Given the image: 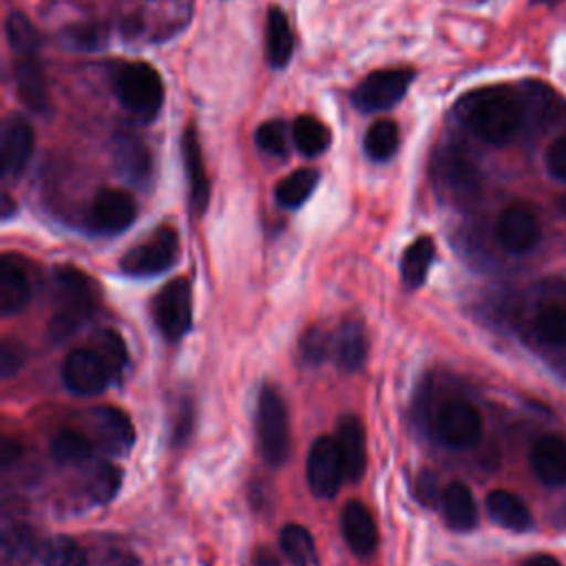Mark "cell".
<instances>
[{
  "instance_id": "3",
  "label": "cell",
  "mask_w": 566,
  "mask_h": 566,
  "mask_svg": "<svg viewBox=\"0 0 566 566\" xmlns=\"http://www.w3.org/2000/svg\"><path fill=\"white\" fill-rule=\"evenodd\" d=\"M113 91L119 104L139 119H153L164 104L161 75L148 62H126L113 73Z\"/></svg>"
},
{
  "instance_id": "28",
  "label": "cell",
  "mask_w": 566,
  "mask_h": 566,
  "mask_svg": "<svg viewBox=\"0 0 566 566\" xmlns=\"http://www.w3.org/2000/svg\"><path fill=\"white\" fill-rule=\"evenodd\" d=\"M38 553L35 535L24 524L7 526L0 546V566H29Z\"/></svg>"
},
{
  "instance_id": "16",
  "label": "cell",
  "mask_w": 566,
  "mask_h": 566,
  "mask_svg": "<svg viewBox=\"0 0 566 566\" xmlns=\"http://www.w3.org/2000/svg\"><path fill=\"white\" fill-rule=\"evenodd\" d=\"M91 424L97 436V442L113 453H124L135 440V429L130 418L111 405H99L91 411Z\"/></svg>"
},
{
  "instance_id": "27",
  "label": "cell",
  "mask_w": 566,
  "mask_h": 566,
  "mask_svg": "<svg viewBox=\"0 0 566 566\" xmlns=\"http://www.w3.org/2000/svg\"><path fill=\"white\" fill-rule=\"evenodd\" d=\"M436 256V245L431 237H418L413 243L407 245L400 259V274L409 290H416L424 283L429 268Z\"/></svg>"
},
{
  "instance_id": "10",
  "label": "cell",
  "mask_w": 566,
  "mask_h": 566,
  "mask_svg": "<svg viewBox=\"0 0 566 566\" xmlns=\"http://www.w3.org/2000/svg\"><path fill=\"white\" fill-rule=\"evenodd\" d=\"M542 228L535 212L524 203L506 206L495 223L497 243L511 254H524L539 243Z\"/></svg>"
},
{
  "instance_id": "14",
  "label": "cell",
  "mask_w": 566,
  "mask_h": 566,
  "mask_svg": "<svg viewBox=\"0 0 566 566\" xmlns=\"http://www.w3.org/2000/svg\"><path fill=\"white\" fill-rule=\"evenodd\" d=\"M336 447L343 460L345 480L358 482L367 467V449H365V427L358 416L345 413L336 424Z\"/></svg>"
},
{
  "instance_id": "1",
  "label": "cell",
  "mask_w": 566,
  "mask_h": 566,
  "mask_svg": "<svg viewBox=\"0 0 566 566\" xmlns=\"http://www.w3.org/2000/svg\"><path fill=\"white\" fill-rule=\"evenodd\" d=\"M455 113L475 137L504 146L524 124L526 106L522 95L509 86H480L455 102Z\"/></svg>"
},
{
  "instance_id": "8",
  "label": "cell",
  "mask_w": 566,
  "mask_h": 566,
  "mask_svg": "<svg viewBox=\"0 0 566 566\" xmlns=\"http://www.w3.org/2000/svg\"><path fill=\"white\" fill-rule=\"evenodd\" d=\"M305 475L312 493L316 497H334L345 480L343 460L336 447V440L329 436H321L312 442L305 464Z\"/></svg>"
},
{
  "instance_id": "12",
  "label": "cell",
  "mask_w": 566,
  "mask_h": 566,
  "mask_svg": "<svg viewBox=\"0 0 566 566\" xmlns=\"http://www.w3.org/2000/svg\"><path fill=\"white\" fill-rule=\"evenodd\" d=\"M137 217V203L135 199L119 188H102L93 201L88 221L95 232L102 234H117L126 230Z\"/></svg>"
},
{
  "instance_id": "20",
  "label": "cell",
  "mask_w": 566,
  "mask_h": 566,
  "mask_svg": "<svg viewBox=\"0 0 566 566\" xmlns=\"http://www.w3.org/2000/svg\"><path fill=\"white\" fill-rule=\"evenodd\" d=\"M113 161L122 175L133 181H144L153 172V157L144 139L130 130H119L113 137Z\"/></svg>"
},
{
  "instance_id": "45",
  "label": "cell",
  "mask_w": 566,
  "mask_h": 566,
  "mask_svg": "<svg viewBox=\"0 0 566 566\" xmlns=\"http://www.w3.org/2000/svg\"><path fill=\"white\" fill-rule=\"evenodd\" d=\"M522 566H562V562L548 553H537V555H531L522 562Z\"/></svg>"
},
{
  "instance_id": "44",
  "label": "cell",
  "mask_w": 566,
  "mask_h": 566,
  "mask_svg": "<svg viewBox=\"0 0 566 566\" xmlns=\"http://www.w3.org/2000/svg\"><path fill=\"white\" fill-rule=\"evenodd\" d=\"M436 480H433V475L431 473H422L420 475V480H418V484H416V493H418V497L424 502V504H431L433 502V497H436Z\"/></svg>"
},
{
  "instance_id": "13",
  "label": "cell",
  "mask_w": 566,
  "mask_h": 566,
  "mask_svg": "<svg viewBox=\"0 0 566 566\" xmlns=\"http://www.w3.org/2000/svg\"><path fill=\"white\" fill-rule=\"evenodd\" d=\"M0 142H2V146H0L2 177L18 179L24 172V168L33 155V144H35L33 128L24 117L11 115V117H7L4 126H2Z\"/></svg>"
},
{
  "instance_id": "2",
  "label": "cell",
  "mask_w": 566,
  "mask_h": 566,
  "mask_svg": "<svg viewBox=\"0 0 566 566\" xmlns=\"http://www.w3.org/2000/svg\"><path fill=\"white\" fill-rule=\"evenodd\" d=\"M57 312L53 314L46 336L53 343H62L73 336L82 323L91 316L93 292L91 281L75 268H60L55 272Z\"/></svg>"
},
{
  "instance_id": "48",
  "label": "cell",
  "mask_w": 566,
  "mask_h": 566,
  "mask_svg": "<svg viewBox=\"0 0 566 566\" xmlns=\"http://www.w3.org/2000/svg\"><path fill=\"white\" fill-rule=\"evenodd\" d=\"M13 210H15V206H13L11 197L2 195V219H9L13 214Z\"/></svg>"
},
{
  "instance_id": "9",
  "label": "cell",
  "mask_w": 566,
  "mask_h": 566,
  "mask_svg": "<svg viewBox=\"0 0 566 566\" xmlns=\"http://www.w3.org/2000/svg\"><path fill=\"white\" fill-rule=\"evenodd\" d=\"M436 433L451 449H469L482 436V418L471 402L451 400L436 416Z\"/></svg>"
},
{
  "instance_id": "18",
  "label": "cell",
  "mask_w": 566,
  "mask_h": 566,
  "mask_svg": "<svg viewBox=\"0 0 566 566\" xmlns=\"http://www.w3.org/2000/svg\"><path fill=\"white\" fill-rule=\"evenodd\" d=\"M181 157H184V168L190 186V201L197 212H203L210 199V181L206 175L203 166V153L199 144V135L195 124H188L181 135Z\"/></svg>"
},
{
  "instance_id": "7",
  "label": "cell",
  "mask_w": 566,
  "mask_h": 566,
  "mask_svg": "<svg viewBox=\"0 0 566 566\" xmlns=\"http://www.w3.org/2000/svg\"><path fill=\"white\" fill-rule=\"evenodd\" d=\"M153 318L168 340H179L192 327V287L188 279H172L153 301Z\"/></svg>"
},
{
  "instance_id": "17",
  "label": "cell",
  "mask_w": 566,
  "mask_h": 566,
  "mask_svg": "<svg viewBox=\"0 0 566 566\" xmlns=\"http://www.w3.org/2000/svg\"><path fill=\"white\" fill-rule=\"evenodd\" d=\"M436 179L447 192L455 197L473 195L480 184L475 166L455 148H447L436 157Z\"/></svg>"
},
{
  "instance_id": "41",
  "label": "cell",
  "mask_w": 566,
  "mask_h": 566,
  "mask_svg": "<svg viewBox=\"0 0 566 566\" xmlns=\"http://www.w3.org/2000/svg\"><path fill=\"white\" fill-rule=\"evenodd\" d=\"M332 343H329V336L321 329V327H310L303 338H301V354L305 360L310 363H323L327 352H329Z\"/></svg>"
},
{
  "instance_id": "22",
  "label": "cell",
  "mask_w": 566,
  "mask_h": 566,
  "mask_svg": "<svg viewBox=\"0 0 566 566\" xmlns=\"http://www.w3.org/2000/svg\"><path fill=\"white\" fill-rule=\"evenodd\" d=\"M31 296V283L22 265L11 256L4 254L0 259V312L11 316L20 312Z\"/></svg>"
},
{
  "instance_id": "4",
  "label": "cell",
  "mask_w": 566,
  "mask_h": 566,
  "mask_svg": "<svg viewBox=\"0 0 566 566\" xmlns=\"http://www.w3.org/2000/svg\"><path fill=\"white\" fill-rule=\"evenodd\" d=\"M256 438L261 455L268 464L279 467L290 455V420L281 394L272 385H263L256 402Z\"/></svg>"
},
{
  "instance_id": "33",
  "label": "cell",
  "mask_w": 566,
  "mask_h": 566,
  "mask_svg": "<svg viewBox=\"0 0 566 566\" xmlns=\"http://www.w3.org/2000/svg\"><path fill=\"white\" fill-rule=\"evenodd\" d=\"M38 557L42 566H86L88 564L86 551L80 546V542H75L69 535L49 537L40 546Z\"/></svg>"
},
{
  "instance_id": "15",
  "label": "cell",
  "mask_w": 566,
  "mask_h": 566,
  "mask_svg": "<svg viewBox=\"0 0 566 566\" xmlns=\"http://www.w3.org/2000/svg\"><path fill=\"white\" fill-rule=\"evenodd\" d=\"M340 533L352 553L367 557L378 546V528L369 509L360 500H352L340 511Z\"/></svg>"
},
{
  "instance_id": "38",
  "label": "cell",
  "mask_w": 566,
  "mask_h": 566,
  "mask_svg": "<svg viewBox=\"0 0 566 566\" xmlns=\"http://www.w3.org/2000/svg\"><path fill=\"white\" fill-rule=\"evenodd\" d=\"M290 139L292 130H287L283 119H268L254 133L256 146L274 157H285L290 153Z\"/></svg>"
},
{
  "instance_id": "30",
  "label": "cell",
  "mask_w": 566,
  "mask_h": 566,
  "mask_svg": "<svg viewBox=\"0 0 566 566\" xmlns=\"http://www.w3.org/2000/svg\"><path fill=\"white\" fill-rule=\"evenodd\" d=\"M292 142L301 155L316 157L329 148L332 133L314 115H298L292 124Z\"/></svg>"
},
{
  "instance_id": "34",
  "label": "cell",
  "mask_w": 566,
  "mask_h": 566,
  "mask_svg": "<svg viewBox=\"0 0 566 566\" xmlns=\"http://www.w3.org/2000/svg\"><path fill=\"white\" fill-rule=\"evenodd\" d=\"M537 338L553 347H566V305L544 303L533 321Z\"/></svg>"
},
{
  "instance_id": "35",
  "label": "cell",
  "mask_w": 566,
  "mask_h": 566,
  "mask_svg": "<svg viewBox=\"0 0 566 566\" xmlns=\"http://www.w3.org/2000/svg\"><path fill=\"white\" fill-rule=\"evenodd\" d=\"M4 33H7L9 49L13 51L15 57H20V55H38L40 35H38L35 27L31 24V20L24 13L11 11L7 15V20H4Z\"/></svg>"
},
{
  "instance_id": "42",
  "label": "cell",
  "mask_w": 566,
  "mask_h": 566,
  "mask_svg": "<svg viewBox=\"0 0 566 566\" xmlns=\"http://www.w3.org/2000/svg\"><path fill=\"white\" fill-rule=\"evenodd\" d=\"M27 360V349L22 343L13 340V338H4L0 343V376L7 380L13 374H18V369L24 365Z\"/></svg>"
},
{
  "instance_id": "40",
  "label": "cell",
  "mask_w": 566,
  "mask_h": 566,
  "mask_svg": "<svg viewBox=\"0 0 566 566\" xmlns=\"http://www.w3.org/2000/svg\"><path fill=\"white\" fill-rule=\"evenodd\" d=\"M104 33L95 24H75L62 31V42L69 49H95L102 42Z\"/></svg>"
},
{
  "instance_id": "5",
  "label": "cell",
  "mask_w": 566,
  "mask_h": 566,
  "mask_svg": "<svg viewBox=\"0 0 566 566\" xmlns=\"http://www.w3.org/2000/svg\"><path fill=\"white\" fill-rule=\"evenodd\" d=\"M179 237L170 226H161L150 232L142 243L133 245L119 259V270L128 276H153L177 261Z\"/></svg>"
},
{
  "instance_id": "39",
  "label": "cell",
  "mask_w": 566,
  "mask_h": 566,
  "mask_svg": "<svg viewBox=\"0 0 566 566\" xmlns=\"http://www.w3.org/2000/svg\"><path fill=\"white\" fill-rule=\"evenodd\" d=\"M97 345H99V354L104 358V363L108 365V371L111 376H122L124 367H126V360H128V354H126V347H124V340L117 332L113 329H104L99 332L97 336Z\"/></svg>"
},
{
  "instance_id": "11",
  "label": "cell",
  "mask_w": 566,
  "mask_h": 566,
  "mask_svg": "<svg viewBox=\"0 0 566 566\" xmlns=\"http://www.w3.org/2000/svg\"><path fill=\"white\" fill-rule=\"evenodd\" d=\"M62 378L73 394L95 396L106 389L111 380V371L97 349L77 347L66 356L62 367Z\"/></svg>"
},
{
  "instance_id": "29",
  "label": "cell",
  "mask_w": 566,
  "mask_h": 566,
  "mask_svg": "<svg viewBox=\"0 0 566 566\" xmlns=\"http://www.w3.org/2000/svg\"><path fill=\"white\" fill-rule=\"evenodd\" d=\"M279 544L292 566H318V551L305 526L285 524L279 533Z\"/></svg>"
},
{
  "instance_id": "36",
  "label": "cell",
  "mask_w": 566,
  "mask_h": 566,
  "mask_svg": "<svg viewBox=\"0 0 566 566\" xmlns=\"http://www.w3.org/2000/svg\"><path fill=\"white\" fill-rule=\"evenodd\" d=\"M93 453L91 440L73 429H62L51 440V455L60 464H80Z\"/></svg>"
},
{
  "instance_id": "43",
  "label": "cell",
  "mask_w": 566,
  "mask_h": 566,
  "mask_svg": "<svg viewBox=\"0 0 566 566\" xmlns=\"http://www.w3.org/2000/svg\"><path fill=\"white\" fill-rule=\"evenodd\" d=\"M546 168L548 172L559 179L566 181V133L559 135L546 150Z\"/></svg>"
},
{
  "instance_id": "50",
  "label": "cell",
  "mask_w": 566,
  "mask_h": 566,
  "mask_svg": "<svg viewBox=\"0 0 566 566\" xmlns=\"http://www.w3.org/2000/svg\"><path fill=\"white\" fill-rule=\"evenodd\" d=\"M537 2H553V0H537Z\"/></svg>"
},
{
  "instance_id": "23",
  "label": "cell",
  "mask_w": 566,
  "mask_h": 566,
  "mask_svg": "<svg viewBox=\"0 0 566 566\" xmlns=\"http://www.w3.org/2000/svg\"><path fill=\"white\" fill-rule=\"evenodd\" d=\"M442 515L453 531H471L478 524V506L464 482H449L440 495Z\"/></svg>"
},
{
  "instance_id": "32",
  "label": "cell",
  "mask_w": 566,
  "mask_h": 566,
  "mask_svg": "<svg viewBox=\"0 0 566 566\" xmlns=\"http://www.w3.org/2000/svg\"><path fill=\"white\" fill-rule=\"evenodd\" d=\"M400 146V130L394 119H378L374 122L363 139L365 155L374 161H387L396 155Z\"/></svg>"
},
{
  "instance_id": "46",
  "label": "cell",
  "mask_w": 566,
  "mask_h": 566,
  "mask_svg": "<svg viewBox=\"0 0 566 566\" xmlns=\"http://www.w3.org/2000/svg\"><path fill=\"white\" fill-rule=\"evenodd\" d=\"M18 455H20V444L13 442L11 438H4V442H2V467H9Z\"/></svg>"
},
{
  "instance_id": "25",
  "label": "cell",
  "mask_w": 566,
  "mask_h": 566,
  "mask_svg": "<svg viewBox=\"0 0 566 566\" xmlns=\"http://www.w3.org/2000/svg\"><path fill=\"white\" fill-rule=\"evenodd\" d=\"M294 51V33L287 15L279 7H270L265 15V53L272 66L283 69Z\"/></svg>"
},
{
  "instance_id": "31",
  "label": "cell",
  "mask_w": 566,
  "mask_h": 566,
  "mask_svg": "<svg viewBox=\"0 0 566 566\" xmlns=\"http://www.w3.org/2000/svg\"><path fill=\"white\" fill-rule=\"evenodd\" d=\"M316 184L318 172L314 168H298L276 184L274 197L283 208H298L310 199Z\"/></svg>"
},
{
  "instance_id": "26",
  "label": "cell",
  "mask_w": 566,
  "mask_h": 566,
  "mask_svg": "<svg viewBox=\"0 0 566 566\" xmlns=\"http://www.w3.org/2000/svg\"><path fill=\"white\" fill-rule=\"evenodd\" d=\"M334 358L345 371H356L367 358V334L358 321L340 323L334 336Z\"/></svg>"
},
{
  "instance_id": "19",
  "label": "cell",
  "mask_w": 566,
  "mask_h": 566,
  "mask_svg": "<svg viewBox=\"0 0 566 566\" xmlns=\"http://www.w3.org/2000/svg\"><path fill=\"white\" fill-rule=\"evenodd\" d=\"M531 467L546 486L566 482V440L559 436H542L531 449Z\"/></svg>"
},
{
  "instance_id": "21",
  "label": "cell",
  "mask_w": 566,
  "mask_h": 566,
  "mask_svg": "<svg viewBox=\"0 0 566 566\" xmlns=\"http://www.w3.org/2000/svg\"><path fill=\"white\" fill-rule=\"evenodd\" d=\"M13 77H15V93L20 102L29 111H35V113L46 111L49 91H46V80L38 62V55H20L13 66Z\"/></svg>"
},
{
  "instance_id": "47",
  "label": "cell",
  "mask_w": 566,
  "mask_h": 566,
  "mask_svg": "<svg viewBox=\"0 0 566 566\" xmlns=\"http://www.w3.org/2000/svg\"><path fill=\"white\" fill-rule=\"evenodd\" d=\"M254 566H281V562L270 551H256L254 553Z\"/></svg>"
},
{
  "instance_id": "49",
  "label": "cell",
  "mask_w": 566,
  "mask_h": 566,
  "mask_svg": "<svg viewBox=\"0 0 566 566\" xmlns=\"http://www.w3.org/2000/svg\"><path fill=\"white\" fill-rule=\"evenodd\" d=\"M557 208H559V210L566 214V195H562V197L557 199Z\"/></svg>"
},
{
  "instance_id": "6",
  "label": "cell",
  "mask_w": 566,
  "mask_h": 566,
  "mask_svg": "<svg viewBox=\"0 0 566 566\" xmlns=\"http://www.w3.org/2000/svg\"><path fill=\"white\" fill-rule=\"evenodd\" d=\"M413 73L409 69H380L358 82L352 104L360 113H376L396 106L409 91Z\"/></svg>"
},
{
  "instance_id": "37",
  "label": "cell",
  "mask_w": 566,
  "mask_h": 566,
  "mask_svg": "<svg viewBox=\"0 0 566 566\" xmlns=\"http://www.w3.org/2000/svg\"><path fill=\"white\" fill-rule=\"evenodd\" d=\"M122 486V469L113 462H99L88 480V495L97 504L111 502Z\"/></svg>"
},
{
  "instance_id": "24",
  "label": "cell",
  "mask_w": 566,
  "mask_h": 566,
  "mask_svg": "<svg viewBox=\"0 0 566 566\" xmlns=\"http://www.w3.org/2000/svg\"><path fill=\"white\" fill-rule=\"evenodd\" d=\"M486 513L489 517L500 524L502 528H509V531H515V533H522L526 528H531V511L528 506L524 504L522 497H517L515 493L511 491H504V489H495L486 495Z\"/></svg>"
}]
</instances>
